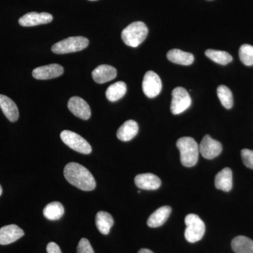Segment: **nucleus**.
<instances>
[{
  "label": "nucleus",
  "mask_w": 253,
  "mask_h": 253,
  "mask_svg": "<svg viewBox=\"0 0 253 253\" xmlns=\"http://www.w3.org/2000/svg\"><path fill=\"white\" fill-rule=\"evenodd\" d=\"M134 183L139 189L144 190H156L161 185L160 178L151 173L138 174L134 178Z\"/></svg>",
  "instance_id": "15"
},
{
  "label": "nucleus",
  "mask_w": 253,
  "mask_h": 253,
  "mask_svg": "<svg viewBox=\"0 0 253 253\" xmlns=\"http://www.w3.org/2000/svg\"><path fill=\"white\" fill-rule=\"evenodd\" d=\"M176 147L180 153L181 164L185 167L196 166L199 160V146L193 138L186 136L176 141Z\"/></svg>",
  "instance_id": "2"
},
{
  "label": "nucleus",
  "mask_w": 253,
  "mask_h": 253,
  "mask_svg": "<svg viewBox=\"0 0 253 253\" xmlns=\"http://www.w3.org/2000/svg\"><path fill=\"white\" fill-rule=\"evenodd\" d=\"M53 20L52 15L49 13L31 12L25 14L18 20V23L23 27H32L42 24L51 23Z\"/></svg>",
  "instance_id": "12"
},
{
  "label": "nucleus",
  "mask_w": 253,
  "mask_h": 253,
  "mask_svg": "<svg viewBox=\"0 0 253 253\" xmlns=\"http://www.w3.org/2000/svg\"><path fill=\"white\" fill-rule=\"evenodd\" d=\"M172 96L170 109L173 114H180L191 106V96L184 88L176 87L173 89Z\"/></svg>",
  "instance_id": "7"
},
{
  "label": "nucleus",
  "mask_w": 253,
  "mask_h": 253,
  "mask_svg": "<svg viewBox=\"0 0 253 253\" xmlns=\"http://www.w3.org/2000/svg\"><path fill=\"white\" fill-rule=\"evenodd\" d=\"M63 71L64 69L61 65L52 63L36 68L32 75L37 80H50L62 76Z\"/></svg>",
  "instance_id": "11"
},
{
  "label": "nucleus",
  "mask_w": 253,
  "mask_h": 253,
  "mask_svg": "<svg viewBox=\"0 0 253 253\" xmlns=\"http://www.w3.org/2000/svg\"><path fill=\"white\" fill-rule=\"evenodd\" d=\"M231 247L236 253H253V241L244 236L234 238Z\"/></svg>",
  "instance_id": "22"
},
{
  "label": "nucleus",
  "mask_w": 253,
  "mask_h": 253,
  "mask_svg": "<svg viewBox=\"0 0 253 253\" xmlns=\"http://www.w3.org/2000/svg\"><path fill=\"white\" fill-rule=\"evenodd\" d=\"M95 223L99 232L104 235H107L109 234L114 221L112 216L109 212L100 211L96 214Z\"/></svg>",
  "instance_id": "21"
},
{
  "label": "nucleus",
  "mask_w": 253,
  "mask_h": 253,
  "mask_svg": "<svg viewBox=\"0 0 253 253\" xmlns=\"http://www.w3.org/2000/svg\"><path fill=\"white\" fill-rule=\"evenodd\" d=\"M149 30L144 23L136 21L126 26L122 32V40L127 46L136 47L147 37Z\"/></svg>",
  "instance_id": "3"
},
{
  "label": "nucleus",
  "mask_w": 253,
  "mask_h": 253,
  "mask_svg": "<svg viewBox=\"0 0 253 253\" xmlns=\"http://www.w3.org/2000/svg\"><path fill=\"white\" fill-rule=\"evenodd\" d=\"M186 228L184 236L188 242L196 243L203 239L206 231L204 221L195 214H189L184 220Z\"/></svg>",
  "instance_id": "5"
},
{
  "label": "nucleus",
  "mask_w": 253,
  "mask_h": 253,
  "mask_svg": "<svg viewBox=\"0 0 253 253\" xmlns=\"http://www.w3.org/2000/svg\"><path fill=\"white\" fill-rule=\"evenodd\" d=\"M24 236V231L16 224L4 226L0 229V245L12 244Z\"/></svg>",
  "instance_id": "13"
},
{
  "label": "nucleus",
  "mask_w": 253,
  "mask_h": 253,
  "mask_svg": "<svg viewBox=\"0 0 253 253\" xmlns=\"http://www.w3.org/2000/svg\"><path fill=\"white\" fill-rule=\"evenodd\" d=\"M91 76L96 83L104 84L115 79L117 76V71L109 65H100L92 71Z\"/></svg>",
  "instance_id": "14"
},
{
  "label": "nucleus",
  "mask_w": 253,
  "mask_h": 253,
  "mask_svg": "<svg viewBox=\"0 0 253 253\" xmlns=\"http://www.w3.org/2000/svg\"><path fill=\"white\" fill-rule=\"evenodd\" d=\"M77 253H94L90 243L87 239H82L78 244Z\"/></svg>",
  "instance_id": "29"
},
{
  "label": "nucleus",
  "mask_w": 253,
  "mask_h": 253,
  "mask_svg": "<svg viewBox=\"0 0 253 253\" xmlns=\"http://www.w3.org/2000/svg\"><path fill=\"white\" fill-rule=\"evenodd\" d=\"M217 92L222 106L226 109H231L234 104V99L230 89L225 85H220L218 86Z\"/></svg>",
  "instance_id": "26"
},
{
  "label": "nucleus",
  "mask_w": 253,
  "mask_h": 253,
  "mask_svg": "<svg viewBox=\"0 0 253 253\" xmlns=\"http://www.w3.org/2000/svg\"><path fill=\"white\" fill-rule=\"evenodd\" d=\"M206 56L212 60L214 62L220 65H226L232 61L233 58L230 54L224 51L219 50L208 49L206 50Z\"/></svg>",
  "instance_id": "25"
},
{
  "label": "nucleus",
  "mask_w": 253,
  "mask_h": 253,
  "mask_svg": "<svg viewBox=\"0 0 253 253\" xmlns=\"http://www.w3.org/2000/svg\"><path fill=\"white\" fill-rule=\"evenodd\" d=\"M64 214V208L59 202L50 203L43 210L44 217L49 220H59Z\"/></svg>",
  "instance_id": "23"
},
{
  "label": "nucleus",
  "mask_w": 253,
  "mask_h": 253,
  "mask_svg": "<svg viewBox=\"0 0 253 253\" xmlns=\"http://www.w3.org/2000/svg\"><path fill=\"white\" fill-rule=\"evenodd\" d=\"M222 151V145L218 141L213 139L211 136L206 135L199 146V152L206 159H213L217 157Z\"/></svg>",
  "instance_id": "9"
},
{
  "label": "nucleus",
  "mask_w": 253,
  "mask_h": 253,
  "mask_svg": "<svg viewBox=\"0 0 253 253\" xmlns=\"http://www.w3.org/2000/svg\"><path fill=\"white\" fill-rule=\"evenodd\" d=\"M239 58L246 66H253V46L251 44H243L239 49Z\"/></svg>",
  "instance_id": "27"
},
{
  "label": "nucleus",
  "mask_w": 253,
  "mask_h": 253,
  "mask_svg": "<svg viewBox=\"0 0 253 253\" xmlns=\"http://www.w3.org/2000/svg\"><path fill=\"white\" fill-rule=\"evenodd\" d=\"M214 185L221 191H230L233 186L232 171L230 168H225L218 172L214 179Z\"/></svg>",
  "instance_id": "17"
},
{
  "label": "nucleus",
  "mask_w": 253,
  "mask_h": 253,
  "mask_svg": "<svg viewBox=\"0 0 253 253\" xmlns=\"http://www.w3.org/2000/svg\"><path fill=\"white\" fill-rule=\"evenodd\" d=\"M138 253H154V252H152V251H150L149 249H141L140 251L138 252Z\"/></svg>",
  "instance_id": "31"
},
{
  "label": "nucleus",
  "mask_w": 253,
  "mask_h": 253,
  "mask_svg": "<svg viewBox=\"0 0 253 253\" xmlns=\"http://www.w3.org/2000/svg\"><path fill=\"white\" fill-rule=\"evenodd\" d=\"M60 136L63 142L74 151L83 154H89L91 152L90 144L77 133L63 130Z\"/></svg>",
  "instance_id": "6"
},
{
  "label": "nucleus",
  "mask_w": 253,
  "mask_h": 253,
  "mask_svg": "<svg viewBox=\"0 0 253 253\" xmlns=\"http://www.w3.org/2000/svg\"><path fill=\"white\" fill-rule=\"evenodd\" d=\"M241 158L246 167L253 169V151L249 149H243L241 151Z\"/></svg>",
  "instance_id": "28"
},
{
  "label": "nucleus",
  "mask_w": 253,
  "mask_h": 253,
  "mask_svg": "<svg viewBox=\"0 0 253 253\" xmlns=\"http://www.w3.org/2000/svg\"><path fill=\"white\" fill-rule=\"evenodd\" d=\"M89 41L84 37H71L56 43L51 46V51L56 54H69L85 49Z\"/></svg>",
  "instance_id": "4"
},
{
  "label": "nucleus",
  "mask_w": 253,
  "mask_h": 253,
  "mask_svg": "<svg viewBox=\"0 0 253 253\" xmlns=\"http://www.w3.org/2000/svg\"><path fill=\"white\" fill-rule=\"evenodd\" d=\"M138 131L139 126L137 123L132 120H129L120 126L117 131V137L121 141H130L135 137Z\"/></svg>",
  "instance_id": "19"
},
{
  "label": "nucleus",
  "mask_w": 253,
  "mask_h": 253,
  "mask_svg": "<svg viewBox=\"0 0 253 253\" xmlns=\"http://www.w3.org/2000/svg\"><path fill=\"white\" fill-rule=\"evenodd\" d=\"M172 209L169 206H163L156 210L148 219L147 224L149 227L156 228L162 226L170 215Z\"/></svg>",
  "instance_id": "18"
},
{
  "label": "nucleus",
  "mask_w": 253,
  "mask_h": 253,
  "mask_svg": "<svg viewBox=\"0 0 253 253\" xmlns=\"http://www.w3.org/2000/svg\"><path fill=\"white\" fill-rule=\"evenodd\" d=\"M142 89L147 97H156L162 90V81L154 71H148L142 82Z\"/></svg>",
  "instance_id": "8"
},
{
  "label": "nucleus",
  "mask_w": 253,
  "mask_h": 253,
  "mask_svg": "<svg viewBox=\"0 0 253 253\" xmlns=\"http://www.w3.org/2000/svg\"><path fill=\"white\" fill-rule=\"evenodd\" d=\"M69 111L76 117L86 120L91 117V109L89 104L79 96H73L68 102Z\"/></svg>",
  "instance_id": "10"
},
{
  "label": "nucleus",
  "mask_w": 253,
  "mask_h": 253,
  "mask_svg": "<svg viewBox=\"0 0 253 253\" xmlns=\"http://www.w3.org/2000/svg\"><path fill=\"white\" fill-rule=\"evenodd\" d=\"M126 92V85L123 82H117L111 84L106 91V98L111 102L122 99Z\"/></svg>",
  "instance_id": "24"
},
{
  "label": "nucleus",
  "mask_w": 253,
  "mask_h": 253,
  "mask_svg": "<svg viewBox=\"0 0 253 253\" xmlns=\"http://www.w3.org/2000/svg\"><path fill=\"white\" fill-rule=\"evenodd\" d=\"M46 252L47 253H62L61 249L57 244L54 242H50L46 246Z\"/></svg>",
  "instance_id": "30"
},
{
  "label": "nucleus",
  "mask_w": 253,
  "mask_h": 253,
  "mask_svg": "<svg viewBox=\"0 0 253 253\" xmlns=\"http://www.w3.org/2000/svg\"><path fill=\"white\" fill-rule=\"evenodd\" d=\"M89 1H96V0H89Z\"/></svg>",
  "instance_id": "33"
},
{
  "label": "nucleus",
  "mask_w": 253,
  "mask_h": 253,
  "mask_svg": "<svg viewBox=\"0 0 253 253\" xmlns=\"http://www.w3.org/2000/svg\"><path fill=\"white\" fill-rule=\"evenodd\" d=\"M0 108L5 116L11 122H16L19 117L17 106L8 96L0 94Z\"/></svg>",
  "instance_id": "16"
},
{
  "label": "nucleus",
  "mask_w": 253,
  "mask_h": 253,
  "mask_svg": "<svg viewBox=\"0 0 253 253\" xmlns=\"http://www.w3.org/2000/svg\"><path fill=\"white\" fill-rule=\"evenodd\" d=\"M63 174L70 184L82 191H90L96 187L94 176L86 168L79 163H68L64 168Z\"/></svg>",
  "instance_id": "1"
},
{
  "label": "nucleus",
  "mask_w": 253,
  "mask_h": 253,
  "mask_svg": "<svg viewBox=\"0 0 253 253\" xmlns=\"http://www.w3.org/2000/svg\"><path fill=\"white\" fill-rule=\"evenodd\" d=\"M1 194H2V188H1V185H0V196H1Z\"/></svg>",
  "instance_id": "32"
},
{
  "label": "nucleus",
  "mask_w": 253,
  "mask_h": 253,
  "mask_svg": "<svg viewBox=\"0 0 253 253\" xmlns=\"http://www.w3.org/2000/svg\"><path fill=\"white\" fill-rule=\"evenodd\" d=\"M167 58L171 62L183 66H189L194 61V55L177 49L169 50L167 54Z\"/></svg>",
  "instance_id": "20"
}]
</instances>
